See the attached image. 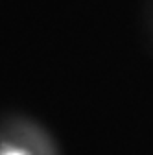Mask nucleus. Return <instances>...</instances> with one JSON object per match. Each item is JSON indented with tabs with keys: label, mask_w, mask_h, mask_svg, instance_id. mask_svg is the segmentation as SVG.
Masks as SVG:
<instances>
[{
	"label": "nucleus",
	"mask_w": 153,
	"mask_h": 155,
	"mask_svg": "<svg viewBox=\"0 0 153 155\" xmlns=\"http://www.w3.org/2000/svg\"><path fill=\"white\" fill-rule=\"evenodd\" d=\"M8 155H22V153H18V151H11V153H8Z\"/></svg>",
	"instance_id": "nucleus-1"
}]
</instances>
